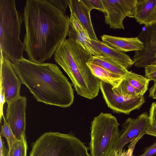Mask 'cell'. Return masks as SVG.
Listing matches in <instances>:
<instances>
[{"mask_svg": "<svg viewBox=\"0 0 156 156\" xmlns=\"http://www.w3.org/2000/svg\"><path fill=\"white\" fill-rule=\"evenodd\" d=\"M24 50L37 63L49 59L68 35L69 17L49 0H27L23 16Z\"/></svg>", "mask_w": 156, "mask_h": 156, "instance_id": "obj_1", "label": "cell"}, {"mask_svg": "<svg viewBox=\"0 0 156 156\" xmlns=\"http://www.w3.org/2000/svg\"><path fill=\"white\" fill-rule=\"evenodd\" d=\"M12 62L22 83L37 101L63 108L73 104L72 85L57 65L36 63L23 57Z\"/></svg>", "mask_w": 156, "mask_h": 156, "instance_id": "obj_2", "label": "cell"}, {"mask_svg": "<svg viewBox=\"0 0 156 156\" xmlns=\"http://www.w3.org/2000/svg\"><path fill=\"white\" fill-rule=\"evenodd\" d=\"M92 57L77 42L69 38L65 39L54 53L55 62L68 75L77 94L89 99L98 95L101 82L87 65Z\"/></svg>", "mask_w": 156, "mask_h": 156, "instance_id": "obj_3", "label": "cell"}, {"mask_svg": "<svg viewBox=\"0 0 156 156\" xmlns=\"http://www.w3.org/2000/svg\"><path fill=\"white\" fill-rule=\"evenodd\" d=\"M23 21L15 0H0V55L12 62L23 57L20 38Z\"/></svg>", "mask_w": 156, "mask_h": 156, "instance_id": "obj_4", "label": "cell"}, {"mask_svg": "<svg viewBox=\"0 0 156 156\" xmlns=\"http://www.w3.org/2000/svg\"><path fill=\"white\" fill-rule=\"evenodd\" d=\"M29 156H91L84 144L73 134L48 132L32 143Z\"/></svg>", "mask_w": 156, "mask_h": 156, "instance_id": "obj_5", "label": "cell"}, {"mask_svg": "<svg viewBox=\"0 0 156 156\" xmlns=\"http://www.w3.org/2000/svg\"><path fill=\"white\" fill-rule=\"evenodd\" d=\"M116 118L101 112L91 123L89 149L91 156H108L113 151L119 132Z\"/></svg>", "mask_w": 156, "mask_h": 156, "instance_id": "obj_6", "label": "cell"}, {"mask_svg": "<svg viewBox=\"0 0 156 156\" xmlns=\"http://www.w3.org/2000/svg\"><path fill=\"white\" fill-rule=\"evenodd\" d=\"M105 9V23L114 29H122L127 16L134 18L137 0H101Z\"/></svg>", "mask_w": 156, "mask_h": 156, "instance_id": "obj_7", "label": "cell"}, {"mask_svg": "<svg viewBox=\"0 0 156 156\" xmlns=\"http://www.w3.org/2000/svg\"><path fill=\"white\" fill-rule=\"evenodd\" d=\"M100 89L108 107L115 112L129 114L133 110L139 109L145 102L143 96L126 98L115 93L111 85L101 81Z\"/></svg>", "mask_w": 156, "mask_h": 156, "instance_id": "obj_8", "label": "cell"}, {"mask_svg": "<svg viewBox=\"0 0 156 156\" xmlns=\"http://www.w3.org/2000/svg\"><path fill=\"white\" fill-rule=\"evenodd\" d=\"M150 123L149 117L147 112L143 113L137 118L127 119L122 125V129L114 146L113 150L118 152L125 146L141 135Z\"/></svg>", "mask_w": 156, "mask_h": 156, "instance_id": "obj_9", "label": "cell"}, {"mask_svg": "<svg viewBox=\"0 0 156 156\" xmlns=\"http://www.w3.org/2000/svg\"><path fill=\"white\" fill-rule=\"evenodd\" d=\"M138 37L144 44L143 49L135 51L133 58L135 66L145 68L156 63V23L145 27Z\"/></svg>", "mask_w": 156, "mask_h": 156, "instance_id": "obj_10", "label": "cell"}, {"mask_svg": "<svg viewBox=\"0 0 156 156\" xmlns=\"http://www.w3.org/2000/svg\"><path fill=\"white\" fill-rule=\"evenodd\" d=\"M27 102L26 97L20 96L7 104L5 119L13 135L18 140L25 136Z\"/></svg>", "mask_w": 156, "mask_h": 156, "instance_id": "obj_11", "label": "cell"}, {"mask_svg": "<svg viewBox=\"0 0 156 156\" xmlns=\"http://www.w3.org/2000/svg\"><path fill=\"white\" fill-rule=\"evenodd\" d=\"M0 87L7 103L19 97L22 84L9 60L0 55Z\"/></svg>", "mask_w": 156, "mask_h": 156, "instance_id": "obj_12", "label": "cell"}, {"mask_svg": "<svg viewBox=\"0 0 156 156\" xmlns=\"http://www.w3.org/2000/svg\"><path fill=\"white\" fill-rule=\"evenodd\" d=\"M68 35L69 38L77 42L93 56H101L94 48L87 33L76 19L70 15Z\"/></svg>", "mask_w": 156, "mask_h": 156, "instance_id": "obj_13", "label": "cell"}, {"mask_svg": "<svg viewBox=\"0 0 156 156\" xmlns=\"http://www.w3.org/2000/svg\"><path fill=\"white\" fill-rule=\"evenodd\" d=\"M68 5L71 12L87 33L90 38L98 40L93 27L90 12L81 0H69Z\"/></svg>", "mask_w": 156, "mask_h": 156, "instance_id": "obj_14", "label": "cell"}, {"mask_svg": "<svg viewBox=\"0 0 156 156\" xmlns=\"http://www.w3.org/2000/svg\"><path fill=\"white\" fill-rule=\"evenodd\" d=\"M101 38L105 44L124 52L140 51L144 47L143 44L138 37L126 38L104 34Z\"/></svg>", "mask_w": 156, "mask_h": 156, "instance_id": "obj_15", "label": "cell"}, {"mask_svg": "<svg viewBox=\"0 0 156 156\" xmlns=\"http://www.w3.org/2000/svg\"><path fill=\"white\" fill-rule=\"evenodd\" d=\"M134 18L145 27L156 23V0H137Z\"/></svg>", "mask_w": 156, "mask_h": 156, "instance_id": "obj_16", "label": "cell"}, {"mask_svg": "<svg viewBox=\"0 0 156 156\" xmlns=\"http://www.w3.org/2000/svg\"><path fill=\"white\" fill-rule=\"evenodd\" d=\"M94 48L101 55L120 63L127 69L134 64L130 57L125 52L118 50L99 40L91 39Z\"/></svg>", "mask_w": 156, "mask_h": 156, "instance_id": "obj_17", "label": "cell"}, {"mask_svg": "<svg viewBox=\"0 0 156 156\" xmlns=\"http://www.w3.org/2000/svg\"><path fill=\"white\" fill-rule=\"evenodd\" d=\"M87 65L94 75L101 81L117 87L124 78L122 75L111 73L99 66L88 62Z\"/></svg>", "mask_w": 156, "mask_h": 156, "instance_id": "obj_18", "label": "cell"}, {"mask_svg": "<svg viewBox=\"0 0 156 156\" xmlns=\"http://www.w3.org/2000/svg\"><path fill=\"white\" fill-rule=\"evenodd\" d=\"M90 62L101 67L111 73L123 76L129 71L117 62L102 55L93 56Z\"/></svg>", "mask_w": 156, "mask_h": 156, "instance_id": "obj_19", "label": "cell"}, {"mask_svg": "<svg viewBox=\"0 0 156 156\" xmlns=\"http://www.w3.org/2000/svg\"><path fill=\"white\" fill-rule=\"evenodd\" d=\"M124 78L132 86L138 90L142 96L147 90L151 81L146 77L129 71L125 76Z\"/></svg>", "mask_w": 156, "mask_h": 156, "instance_id": "obj_20", "label": "cell"}, {"mask_svg": "<svg viewBox=\"0 0 156 156\" xmlns=\"http://www.w3.org/2000/svg\"><path fill=\"white\" fill-rule=\"evenodd\" d=\"M112 89L115 93L128 98L142 96L140 92L132 86L125 78L117 87H112Z\"/></svg>", "mask_w": 156, "mask_h": 156, "instance_id": "obj_21", "label": "cell"}, {"mask_svg": "<svg viewBox=\"0 0 156 156\" xmlns=\"http://www.w3.org/2000/svg\"><path fill=\"white\" fill-rule=\"evenodd\" d=\"M27 145L25 136L17 140L9 149L8 156H27Z\"/></svg>", "mask_w": 156, "mask_h": 156, "instance_id": "obj_22", "label": "cell"}, {"mask_svg": "<svg viewBox=\"0 0 156 156\" xmlns=\"http://www.w3.org/2000/svg\"><path fill=\"white\" fill-rule=\"evenodd\" d=\"M2 117L4 120V124L1 126L0 135L5 138L8 143L9 149L13 144L17 140L13 135L4 115Z\"/></svg>", "mask_w": 156, "mask_h": 156, "instance_id": "obj_23", "label": "cell"}, {"mask_svg": "<svg viewBox=\"0 0 156 156\" xmlns=\"http://www.w3.org/2000/svg\"><path fill=\"white\" fill-rule=\"evenodd\" d=\"M82 2L91 11L93 9H97L103 12H105V9L101 0H81Z\"/></svg>", "mask_w": 156, "mask_h": 156, "instance_id": "obj_24", "label": "cell"}, {"mask_svg": "<svg viewBox=\"0 0 156 156\" xmlns=\"http://www.w3.org/2000/svg\"><path fill=\"white\" fill-rule=\"evenodd\" d=\"M144 135H141L134 140L131 142L128 146V149L126 151L125 150H122L119 151V156H133V152L135 148L137 142L142 138Z\"/></svg>", "mask_w": 156, "mask_h": 156, "instance_id": "obj_25", "label": "cell"}, {"mask_svg": "<svg viewBox=\"0 0 156 156\" xmlns=\"http://www.w3.org/2000/svg\"><path fill=\"white\" fill-rule=\"evenodd\" d=\"M145 76L150 80L156 82V63L147 66L145 68Z\"/></svg>", "mask_w": 156, "mask_h": 156, "instance_id": "obj_26", "label": "cell"}, {"mask_svg": "<svg viewBox=\"0 0 156 156\" xmlns=\"http://www.w3.org/2000/svg\"><path fill=\"white\" fill-rule=\"evenodd\" d=\"M49 1L57 8L66 13L69 0H49Z\"/></svg>", "mask_w": 156, "mask_h": 156, "instance_id": "obj_27", "label": "cell"}, {"mask_svg": "<svg viewBox=\"0 0 156 156\" xmlns=\"http://www.w3.org/2000/svg\"><path fill=\"white\" fill-rule=\"evenodd\" d=\"M156 155V141L149 147H146L144 152L138 156H153Z\"/></svg>", "mask_w": 156, "mask_h": 156, "instance_id": "obj_28", "label": "cell"}, {"mask_svg": "<svg viewBox=\"0 0 156 156\" xmlns=\"http://www.w3.org/2000/svg\"><path fill=\"white\" fill-rule=\"evenodd\" d=\"M146 134L156 137V121H150V123L146 132Z\"/></svg>", "mask_w": 156, "mask_h": 156, "instance_id": "obj_29", "label": "cell"}, {"mask_svg": "<svg viewBox=\"0 0 156 156\" xmlns=\"http://www.w3.org/2000/svg\"><path fill=\"white\" fill-rule=\"evenodd\" d=\"M5 102L6 101L4 92L2 88L0 87V119L1 121L3 115V105Z\"/></svg>", "mask_w": 156, "mask_h": 156, "instance_id": "obj_30", "label": "cell"}, {"mask_svg": "<svg viewBox=\"0 0 156 156\" xmlns=\"http://www.w3.org/2000/svg\"><path fill=\"white\" fill-rule=\"evenodd\" d=\"M150 120L156 121V102L152 103L149 111Z\"/></svg>", "mask_w": 156, "mask_h": 156, "instance_id": "obj_31", "label": "cell"}, {"mask_svg": "<svg viewBox=\"0 0 156 156\" xmlns=\"http://www.w3.org/2000/svg\"><path fill=\"white\" fill-rule=\"evenodd\" d=\"M0 156H8L9 150H8L6 147L4 142L2 138L1 135L0 136Z\"/></svg>", "mask_w": 156, "mask_h": 156, "instance_id": "obj_32", "label": "cell"}, {"mask_svg": "<svg viewBox=\"0 0 156 156\" xmlns=\"http://www.w3.org/2000/svg\"><path fill=\"white\" fill-rule=\"evenodd\" d=\"M149 96L156 100V82L154 83L152 87L150 89Z\"/></svg>", "mask_w": 156, "mask_h": 156, "instance_id": "obj_33", "label": "cell"}, {"mask_svg": "<svg viewBox=\"0 0 156 156\" xmlns=\"http://www.w3.org/2000/svg\"><path fill=\"white\" fill-rule=\"evenodd\" d=\"M108 156H119L118 153L115 151H113Z\"/></svg>", "mask_w": 156, "mask_h": 156, "instance_id": "obj_34", "label": "cell"}, {"mask_svg": "<svg viewBox=\"0 0 156 156\" xmlns=\"http://www.w3.org/2000/svg\"><path fill=\"white\" fill-rule=\"evenodd\" d=\"M156 156V155H155V156Z\"/></svg>", "mask_w": 156, "mask_h": 156, "instance_id": "obj_35", "label": "cell"}]
</instances>
